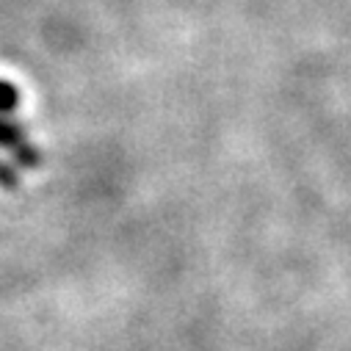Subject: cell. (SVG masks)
Returning a JSON list of instances; mask_svg holds the SVG:
<instances>
[{
    "mask_svg": "<svg viewBox=\"0 0 351 351\" xmlns=\"http://www.w3.org/2000/svg\"><path fill=\"white\" fill-rule=\"evenodd\" d=\"M17 100H20V95H17L14 86L6 83V80H0V147L9 149L23 166H36L39 163V152L28 144L25 133L14 122H9V114L17 108Z\"/></svg>",
    "mask_w": 351,
    "mask_h": 351,
    "instance_id": "6da1fadb",
    "label": "cell"
}]
</instances>
